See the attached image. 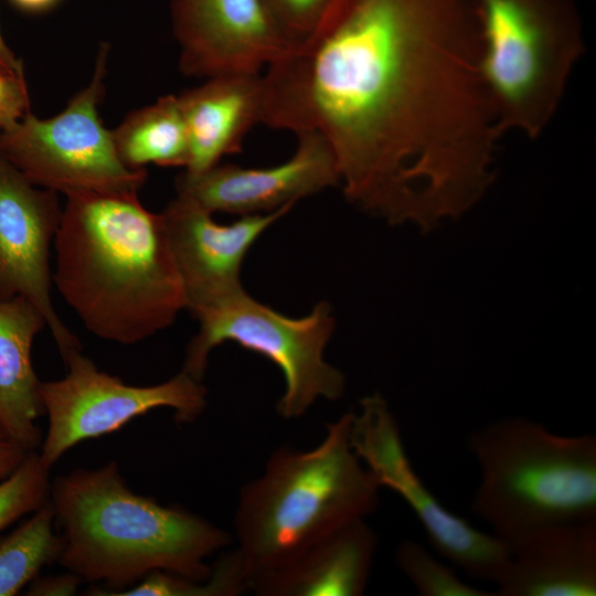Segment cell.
I'll use <instances>...</instances> for the list:
<instances>
[{"mask_svg": "<svg viewBox=\"0 0 596 596\" xmlns=\"http://www.w3.org/2000/svg\"><path fill=\"white\" fill-rule=\"evenodd\" d=\"M195 318L199 331L187 347L182 368L194 379L202 381L211 351L231 341L264 355L283 372L285 392L277 411L284 418L300 417L320 397L336 401L343 395V373L323 358L334 330L328 302H318L305 317L290 318L244 290Z\"/></svg>", "mask_w": 596, "mask_h": 596, "instance_id": "52a82bcc", "label": "cell"}, {"mask_svg": "<svg viewBox=\"0 0 596 596\" xmlns=\"http://www.w3.org/2000/svg\"><path fill=\"white\" fill-rule=\"evenodd\" d=\"M260 124L318 132L345 198L423 231L470 210L503 134L475 0H331L262 75Z\"/></svg>", "mask_w": 596, "mask_h": 596, "instance_id": "6da1fadb", "label": "cell"}, {"mask_svg": "<svg viewBox=\"0 0 596 596\" xmlns=\"http://www.w3.org/2000/svg\"><path fill=\"white\" fill-rule=\"evenodd\" d=\"M50 502L62 530L57 562L119 592L156 571L205 581L206 558L233 542L207 520L134 492L115 461L56 477Z\"/></svg>", "mask_w": 596, "mask_h": 596, "instance_id": "3957f363", "label": "cell"}, {"mask_svg": "<svg viewBox=\"0 0 596 596\" xmlns=\"http://www.w3.org/2000/svg\"><path fill=\"white\" fill-rule=\"evenodd\" d=\"M287 161L269 168L216 164L201 173H181L177 194L191 199L212 214L252 215L273 212L316 194L340 181L336 156L318 132L296 135Z\"/></svg>", "mask_w": 596, "mask_h": 596, "instance_id": "5bb4252c", "label": "cell"}, {"mask_svg": "<svg viewBox=\"0 0 596 596\" xmlns=\"http://www.w3.org/2000/svg\"><path fill=\"white\" fill-rule=\"evenodd\" d=\"M184 119L189 159L185 172L201 173L242 150L245 136L262 115L260 73L206 78L177 95Z\"/></svg>", "mask_w": 596, "mask_h": 596, "instance_id": "e0dca14e", "label": "cell"}, {"mask_svg": "<svg viewBox=\"0 0 596 596\" xmlns=\"http://www.w3.org/2000/svg\"><path fill=\"white\" fill-rule=\"evenodd\" d=\"M46 327L42 312L18 296L0 300V426L26 451L42 443L36 419L44 414L32 344Z\"/></svg>", "mask_w": 596, "mask_h": 596, "instance_id": "ac0fdd59", "label": "cell"}, {"mask_svg": "<svg viewBox=\"0 0 596 596\" xmlns=\"http://www.w3.org/2000/svg\"><path fill=\"white\" fill-rule=\"evenodd\" d=\"M83 581L67 571L66 574L34 578L29 595L70 596L74 595Z\"/></svg>", "mask_w": 596, "mask_h": 596, "instance_id": "484cf974", "label": "cell"}, {"mask_svg": "<svg viewBox=\"0 0 596 596\" xmlns=\"http://www.w3.org/2000/svg\"><path fill=\"white\" fill-rule=\"evenodd\" d=\"M493 596H595L596 520L532 530L509 546Z\"/></svg>", "mask_w": 596, "mask_h": 596, "instance_id": "9a60e30c", "label": "cell"}, {"mask_svg": "<svg viewBox=\"0 0 596 596\" xmlns=\"http://www.w3.org/2000/svg\"><path fill=\"white\" fill-rule=\"evenodd\" d=\"M38 450L29 451L21 465L0 482V531L50 499L51 482Z\"/></svg>", "mask_w": 596, "mask_h": 596, "instance_id": "603a6c76", "label": "cell"}, {"mask_svg": "<svg viewBox=\"0 0 596 596\" xmlns=\"http://www.w3.org/2000/svg\"><path fill=\"white\" fill-rule=\"evenodd\" d=\"M109 51L103 42L89 83L61 113L39 118L29 110L0 132V156L34 185L65 195L138 192L146 182V169H130L120 160L111 130L98 115Z\"/></svg>", "mask_w": 596, "mask_h": 596, "instance_id": "ba28073f", "label": "cell"}, {"mask_svg": "<svg viewBox=\"0 0 596 596\" xmlns=\"http://www.w3.org/2000/svg\"><path fill=\"white\" fill-rule=\"evenodd\" d=\"M111 135L120 160L130 169L188 164V135L177 95L129 113Z\"/></svg>", "mask_w": 596, "mask_h": 596, "instance_id": "d6986e66", "label": "cell"}, {"mask_svg": "<svg viewBox=\"0 0 596 596\" xmlns=\"http://www.w3.org/2000/svg\"><path fill=\"white\" fill-rule=\"evenodd\" d=\"M28 453L0 426V482L21 465Z\"/></svg>", "mask_w": 596, "mask_h": 596, "instance_id": "4316f807", "label": "cell"}, {"mask_svg": "<svg viewBox=\"0 0 596 596\" xmlns=\"http://www.w3.org/2000/svg\"><path fill=\"white\" fill-rule=\"evenodd\" d=\"M395 560L422 596H493L460 579L453 567L438 562L415 541H403L396 549Z\"/></svg>", "mask_w": 596, "mask_h": 596, "instance_id": "7402d4cb", "label": "cell"}, {"mask_svg": "<svg viewBox=\"0 0 596 596\" xmlns=\"http://www.w3.org/2000/svg\"><path fill=\"white\" fill-rule=\"evenodd\" d=\"M0 58L17 68H24L22 61L13 53L6 43L0 30Z\"/></svg>", "mask_w": 596, "mask_h": 596, "instance_id": "f1b7e54d", "label": "cell"}, {"mask_svg": "<svg viewBox=\"0 0 596 596\" xmlns=\"http://www.w3.org/2000/svg\"><path fill=\"white\" fill-rule=\"evenodd\" d=\"M377 538L364 519L320 538L289 562L256 575L249 590L260 596H360L371 574Z\"/></svg>", "mask_w": 596, "mask_h": 596, "instance_id": "2e32d148", "label": "cell"}, {"mask_svg": "<svg viewBox=\"0 0 596 596\" xmlns=\"http://www.w3.org/2000/svg\"><path fill=\"white\" fill-rule=\"evenodd\" d=\"M294 204L219 224L212 213L178 195L160 213L193 317L244 291L243 259L255 241Z\"/></svg>", "mask_w": 596, "mask_h": 596, "instance_id": "4fadbf2b", "label": "cell"}, {"mask_svg": "<svg viewBox=\"0 0 596 596\" xmlns=\"http://www.w3.org/2000/svg\"><path fill=\"white\" fill-rule=\"evenodd\" d=\"M245 590H249L248 573L243 556L235 547L216 561L205 581L156 571L139 584L113 596H236Z\"/></svg>", "mask_w": 596, "mask_h": 596, "instance_id": "44dd1931", "label": "cell"}, {"mask_svg": "<svg viewBox=\"0 0 596 596\" xmlns=\"http://www.w3.org/2000/svg\"><path fill=\"white\" fill-rule=\"evenodd\" d=\"M50 499L0 541V596H13L49 563L57 561L62 538L54 530Z\"/></svg>", "mask_w": 596, "mask_h": 596, "instance_id": "ffe728a7", "label": "cell"}, {"mask_svg": "<svg viewBox=\"0 0 596 596\" xmlns=\"http://www.w3.org/2000/svg\"><path fill=\"white\" fill-rule=\"evenodd\" d=\"M482 71L502 131L530 139L549 126L584 52L574 0H475Z\"/></svg>", "mask_w": 596, "mask_h": 596, "instance_id": "8992f818", "label": "cell"}, {"mask_svg": "<svg viewBox=\"0 0 596 596\" xmlns=\"http://www.w3.org/2000/svg\"><path fill=\"white\" fill-rule=\"evenodd\" d=\"M15 9L30 14L44 13L53 9L61 0H8Z\"/></svg>", "mask_w": 596, "mask_h": 596, "instance_id": "83f0119b", "label": "cell"}, {"mask_svg": "<svg viewBox=\"0 0 596 596\" xmlns=\"http://www.w3.org/2000/svg\"><path fill=\"white\" fill-rule=\"evenodd\" d=\"M351 443L380 486L393 490L409 505L439 555L473 579L498 584L509 562L508 546L447 510L424 485L407 458L398 424L382 395L361 400L352 417Z\"/></svg>", "mask_w": 596, "mask_h": 596, "instance_id": "30bf717a", "label": "cell"}, {"mask_svg": "<svg viewBox=\"0 0 596 596\" xmlns=\"http://www.w3.org/2000/svg\"><path fill=\"white\" fill-rule=\"evenodd\" d=\"M63 360L66 374L41 384L49 424L38 454L47 469L75 445L111 434L155 408H171L177 423L189 424L206 406L205 386L183 370L162 383L137 386L100 371L81 350Z\"/></svg>", "mask_w": 596, "mask_h": 596, "instance_id": "9c48e42d", "label": "cell"}, {"mask_svg": "<svg viewBox=\"0 0 596 596\" xmlns=\"http://www.w3.org/2000/svg\"><path fill=\"white\" fill-rule=\"evenodd\" d=\"M480 470L472 511L509 546L558 522L596 520V438L564 436L522 417L472 433Z\"/></svg>", "mask_w": 596, "mask_h": 596, "instance_id": "5b68a950", "label": "cell"}, {"mask_svg": "<svg viewBox=\"0 0 596 596\" xmlns=\"http://www.w3.org/2000/svg\"><path fill=\"white\" fill-rule=\"evenodd\" d=\"M62 211L57 192L34 185L0 156V300L21 296L33 302L63 358L81 343L51 294V251Z\"/></svg>", "mask_w": 596, "mask_h": 596, "instance_id": "8fae6325", "label": "cell"}, {"mask_svg": "<svg viewBox=\"0 0 596 596\" xmlns=\"http://www.w3.org/2000/svg\"><path fill=\"white\" fill-rule=\"evenodd\" d=\"M65 198L53 283L84 327L125 345L170 327L187 299L160 213L138 192Z\"/></svg>", "mask_w": 596, "mask_h": 596, "instance_id": "7a4b0ae2", "label": "cell"}, {"mask_svg": "<svg viewBox=\"0 0 596 596\" xmlns=\"http://www.w3.org/2000/svg\"><path fill=\"white\" fill-rule=\"evenodd\" d=\"M352 416L328 424L312 449L275 450L264 472L243 486L233 524L248 582L377 509L382 487L353 449Z\"/></svg>", "mask_w": 596, "mask_h": 596, "instance_id": "277c9868", "label": "cell"}, {"mask_svg": "<svg viewBox=\"0 0 596 596\" xmlns=\"http://www.w3.org/2000/svg\"><path fill=\"white\" fill-rule=\"evenodd\" d=\"M266 1L294 46L311 32L331 0Z\"/></svg>", "mask_w": 596, "mask_h": 596, "instance_id": "cb8c5ba5", "label": "cell"}, {"mask_svg": "<svg viewBox=\"0 0 596 596\" xmlns=\"http://www.w3.org/2000/svg\"><path fill=\"white\" fill-rule=\"evenodd\" d=\"M30 110L24 68H17L0 58V132L20 120Z\"/></svg>", "mask_w": 596, "mask_h": 596, "instance_id": "d4e9b609", "label": "cell"}, {"mask_svg": "<svg viewBox=\"0 0 596 596\" xmlns=\"http://www.w3.org/2000/svg\"><path fill=\"white\" fill-rule=\"evenodd\" d=\"M170 7L187 76L259 73L292 46L266 0H171Z\"/></svg>", "mask_w": 596, "mask_h": 596, "instance_id": "7c38bea8", "label": "cell"}]
</instances>
